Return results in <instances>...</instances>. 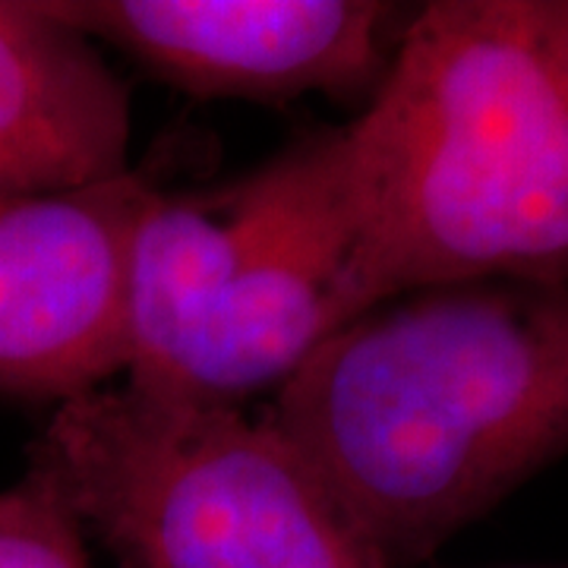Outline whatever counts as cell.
<instances>
[{
  "mask_svg": "<svg viewBox=\"0 0 568 568\" xmlns=\"http://www.w3.org/2000/svg\"><path fill=\"white\" fill-rule=\"evenodd\" d=\"M373 568H414L568 458V282L405 294L342 325L265 410Z\"/></svg>",
  "mask_w": 568,
  "mask_h": 568,
  "instance_id": "6da1fadb",
  "label": "cell"
},
{
  "mask_svg": "<svg viewBox=\"0 0 568 568\" xmlns=\"http://www.w3.org/2000/svg\"><path fill=\"white\" fill-rule=\"evenodd\" d=\"M357 310L568 282V0H433L342 126Z\"/></svg>",
  "mask_w": 568,
  "mask_h": 568,
  "instance_id": "7a4b0ae2",
  "label": "cell"
},
{
  "mask_svg": "<svg viewBox=\"0 0 568 568\" xmlns=\"http://www.w3.org/2000/svg\"><path fill=\"white\" fill-rule=\"evenodd\" d=\"M345 130H316L209 193L155 190L130 260L133 386L241 407L361 316Z\"/></svg>",
  "mask_w": 568,
  "mask_h": 568,
  "instance_id": "3957f363",
  "label": "cell"
},
{
  "mask_svg": "<svg viewBox=\"0 0 568 568\" xmlns=\"http://www.w3.org/2000/svg\"><path fill=\"white\" fill-rule=\"evenodd\" d=\"M29 467L118 568H373L265 414L123 379L58 405Z\"/></svg>",
  "mask_w": 568,
  "mask_h": 568,
  "instance_id": "277c9868",
  "label": "cell"
},
{
  "mask_svg": "<svg viewBox=\"0 0 568 568\" xmlns=\"http://www.w3.org/2000/svg\"><path fill=\"white\" fill-rule=\"evenodd\" d=\"M159 183L0 196V392L70 402L130 366V260Z\"/></svg>",
  "mask_w": 568,
  "mask_h": 568,
  "instance_id": "5b68a950",
  "label": "cell"
},
{
  "mask_svg": "<svg viewBox=\"0 0 568 568\" xmlns=\"http://www.w3.org/2000/svg\"><path fill=\"white\" fill-rule=\"evenodd\" d=\"M89 41H108L196 99L284 104L373 95L395 7L376 0H48Z\"/></svg>",
  "mask_w": 568,
  "mask_h": 568,
  "instance_id": "8992f818",
  "label": "cell"
},
{
  "mask_svg": "<svg viewBox=\"0 0 568 568\" xmlns=\"http://www.w3.org/2000/svg\"><path fill=\"white\" fill-rule=\"evenodd\" d=\"M130 92L44 3L0 0V196L108 181L130 164Z\"/></svg>",
  "mask_w": 568,
  "mask_h": 568,
  "instance_id": "52a82bcc",
  "label": "cell"
},
{
  "mask_svg": "<svg viewBox=\"0 0 568 568\" xmlns=\"http://www.w3.org/2000/svg\"><path fill=\"white\" fill-rule=\"evenodd\" d=\"M0 568H89L85 534L32 467L0 489Z\"/></svg>",
  "mask_w": 568,
  "mask_h": 568,
  "instance_id": "ba28073f",
  "label": "cell"
}]
</instances>
